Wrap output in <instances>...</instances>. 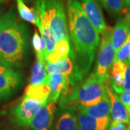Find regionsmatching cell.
<instances>
[{"instance_id": "cell-9", "label": "cell", "mask_w": 130, "mask_h": 130, "mask_svg": "<svg viewBox=\"0 0 130 130\" xmlns=\"http://www.w3.org/2000/svg\"><path fill=\"white\" fill-rule=\"evenodd\" d=\"M56 111V102L48 100L36 113L30 124L32 130H51Z\"/></svg>"}, {"instance_id": "cell-29", "label": "cell", "mask_w": 130, "mask_h": 130, "mask_svg": "<svg viewBox=\"0 0 130 130\" xmlns=\"http://www.w3.org/2000/svg\"><path fill=\"white\" fill-rule=\"evenodd\" d=\"M124 13L126 14L125 18L127 19V20L130 23V2L129 3V5H127V7H126L124 11Z\"/></svg>"}, {"instance_id": "cell-3", "label": "cell", "mask_w": 130, "mask_h": 130, "mask_svg": "<svg viewBox=\"0 0 130 130\" xmlns=\"http://www.w3.org/2000/svg\"><path fill=\"white\" fill-rule=\"evenodd\" d=\"M108 95L106 84L93 72L68 94L60 98L61 106H91Z\"/></svg>"}, {"instance_id": "cell-10", "label": "cell", "mask_w": 130, "mask_h": 130, "mask_svg": "<svg viewBox=\"0 0 130 130\" xmlns=\"http://www.w3.org/2000/svg\"><path fill=\"white\" fill-rule=\"evenodd\" d=\"M82 8L90 22L99 34H101L107 25L102 10L97 0H79Z\"/></svg>"}, {"instance_id": "cell-28", "label": "cell", "mask_w": 130, "mask_h": 130, "mask_svg": "<svg viewBox=\"0 0 130 130\" xmlns=\"http://www.w3.org/2000/svg\"><path fill=\"white\" fill-rule=\"evenodd\" d=\"M11 70H13L12 67H10L9 64L5 63L4 61L0 59V73H2V72H5Z\"/></svg>"}, {"instance_id": "cell-8", "label": "cell", "mask_w": 130, "mask_h": 130, "mask_svg": "<svg viewBox=\"0 0 130 130\" xmlns=\"http://www.w3.org/2000/svg\"><path fill=\"white\" fill-rule=\"evenodd\" d=\"M44 104L40 101L23 97L13 111L14 123L23 127L30 126L38 109Z\"/></svg>"}, {"instance_id": "cell-22", "label": "cell", "mask_w": 130, "mask_h": 130, "mask_svg": "<svg viewBox=\"0 0 130 130\" xmlns=\"http://www.w3.org/2000/svg\"><path fill=\"white\" fill-rule=\"evenodd\" d=\"M32 45L36 54V59L40 60L46 61V45L42 36L39 35L37 30H35L32 38Z\"/></svg>"}, {"instance_id": "cell-16", "label": "cell", "mask_w": 130, "mask_h": 130, "mask_svg": "<svg viewBox=\"0 0 130 130\" xmlns=\"http://www.w3.org/2000/svg\"><path fill=\"white\" fill-rule=\"evenodd\" d=\"M130 32V23L126 18H121L113 29L112 46L115 52L119 50L125 43Z\"/></svg>"}, {"instance_id": "cell-31", "label": "cell", "mask_w": 130, "mask_h": 130, "mask_svg": "<svg viewBox=\"0 0 130 130\" xmlns=\"http://www.w3.org/2000/svg\"><path fill=\"white\" fill-rule=\"evenodd\" d=\"M24 1H27V2H31L32 0H24Z\"/></svg>"}, {"instance_id": "cell-23", "label": "cell", "mask_w": 130, "mask_h": 130, "mask_svg": "<svg viewBox=\"0 0 130 130\" xmlns=\"http://www.w3.org/2000/svg\"><path fill=\"white\" fill-rule=\"evenodd\" d=\"M107 11L112 14H119L124 12V0H99Z\"/></svg>"}, {"instance_id": "cell-1", "label": "cell", "mask_w": 130, "mask_h": 130, "mask_svg": "<svg viewBox=\"0 0 130 130\" xmlns=\"http://www.w3.org/2000/svg\"><path fill=\"white\" fill-rule=\"evenodd\" d=\"M70 39L79 74H89L99 48V33L85 15L79 0H67Z\"/></svg>"}, {"instance_id": "cell-21", "label": "cell", "mask_w": 130, "mask_h": 130, "mask_svg": "<svg viewBox=\"0 0 130 130\" xmlns=\"http://www.w3.org/2000/svg\"><path fill=\"white\" fill-rule=\"evenodd\" d=\"M18 10L20 18L23 20L38 26L39 22V15L36 9H33L25 5L24 0H16Z\"/></svg>"}, {"instance_id": "cell-12", "label": "cell", "mask_w": 130, "mask_h": 130, "mask_svg": "<svg viewBox=\"0 0 130 130\" xmlns=\"http://www.w3.org/2000/svg\"><path fill=\"white\" fill-rule=\"evenodd\" d=\"M46 84L50 89L49 100L56 102L60 97L61 94L70 87L67 77L60 73L48 74Z\"/></svg>"}, {"instance_id": "cell-26", "label": "cell", "mask_w": 130, "mask_h": 130, "mask_svg": "<svg viewBox=\"0 0 130 130\" xmlns=\"http://www.w3.org/2000/svg\"><path fill=\"white\" fill-rule=\"evenodd\" d=\"M129 125V124H128L111 121L107 130H128Z\"/></svg>"}, {"instance_id": "cell-2", "label": "cell", "mask_w": 130, "mask_h": 130, "mask_svg": "<svg viewBox=\"0 0 130 130\" xmlns=\"http://www.w3.org/2000/svg\"><path fill=\"white\" fill-rule=\"evenodd\" d=\"M28 29L18 18L13 7L0 17V59L19 67L26 56Z\"/></svg>"}, {"instance_id": "cell-32", "label": "cell", "mask_w": 130, "mask_h": 130, "mask_svg": "<svg viewBox=\"0 0 130 130\" xmlns=\"http://www.w3.org/2000/svg\"><path fill=\"white\" fill-rule=\"evenodd\" d=\"M128 130H130V124L129 125V127H128Z\"/></svg>"}, {"instance_id": "cell-18", "label": "cell", "mask_w": 130, "mask_h": 130, "mask_svg": "<svg viewBox=\"0 0 130 130\" xmlns=\"http://www.w3.org/2000/svg\"><path fill=\"white\" fill-rule=\"evenodd\" d=\"M50 89L46 83L29 85L25 90L24 97L46 103L50 97Z\"/></svg>"}, {"instance_id": "cell-20", "label": "cell", "mask_w": 130, "mask_h": 130, "mask_svg": "<svg viewBox=\"0 0 130 130\" xmlns=\"http://www.w3.org/2000/svg\"><path fill=\"white\" fill-rule=\"evenodd\" d=\"M46 62L36 59V61L32 66L31 75L30 78V85H39L46 83L47 72L46 70Z\"/></svg>"}, {"instance_id": "cell-6", "label": "cell", "mask_w": 130, "mask_h": 130, "mask_svg": "<svg viewBox=\"0 0 130 130\" xmlns=\"http://www.w3.org/2000/svg\"><path fill=\"white\" fill-rule=\"evenodd\" d=\"M46 70L47 74L60 73L66 75L68 78L71 88H74L83 79L79 74L72 47L68 57L56 64L47 63L46 64Z\"/></svg>"}, {"instance_id": "cell-19", "label": "cell", "mask_w": 130, "mask_h": 130, "mask_svg": "<svg viewBox=\"0 0 130 130\" xmlns=\"http://www.w3.org/2000/svg\"><path fill=\"white\" fill-rule=\"evenodd\" d=\"M38 15H39V22H38V25L37 27L39 29L41 35L45 42L46 56L48 54L54 51L57 41H56V37H55L54 32L50 28L48 23L46 21V20L43 18V17L41 14L38 13Z\"/></svg>"}, {"instance_id": "cell-30", "label": "cell", "mask_w": 130, "mask_h": 130, "mask_svg": "<svg viewBox=\"0 0 130 130\" xmlns=\"http://www.w3.org/2000/svg\"><path fill=\"white\" fill-rule=\"evenodd\" d=\"M5 1H7V0H0V2H4Z\"/></svg>"}, {"instance_id": "cell-34", "label": "cell", "mask_w": 130, "mask_h": 130, "mask_svg": "<svg viewBox=\"0 0 130 130\" xmlns=\"http://www.w3.org/2000/svg\"></svg>"}, {"instance_id": "cell-17", "label": "cell", "mask_w": 130, "mask_h": 130, "mask_svg": "<svg viewBox=\"0 0 130 130\" xmlns=\"http://www.w3.org/2000/svg\"><path fill=\"white\" fill-rule=\"evenodd\" d=\"M63 111L58 119L55 130H79L76 108L61 106Z\"/></svg>"}, {"instance_id": "cell-15", "label": "cell", "mask_w": 130, "mask_h": 130, "mask_svg": "<svg viewBox=\"0 0 130 130\" xmlns=\"http://www.w3.org/2000/svg\"><path fill=\"white\" fill-rule=\"evenodd\" d=\"M76 109L95 119L111 117V102L108 95L103 98L97 104L91 106H77Z\"/></svg>"}, {"instance_id": "cell-5", "label": "cell", "mask_w": 130, "mask_h": 130, "mask_svg": "<svg viewBox=\"0 0 130 130\" xmlns=\"http://www.w3.org/2000/svg\"><path fill=\"white\" fill-rule=\"evenodd\" d=\"M113 29L110 26H107L101 33L96 65L94 71L95 74L105 84L108 83L109 71L116 56V52L112 46Z\"/></svg>"}, {"instance_id": "cell-25", "label": "cell", "mask_w": 130, "mask_h": 130, "mask_svg": "<svg viewBox=\"0 0 130 130\" xmlns=\"http://www.w3.org/2000/svg\"><path fill=\"white\" fill-rule=\"evenodd\" d=\"M128 90H130V64H127L124 77V84L121 90V93Z\"/></svg>"}, {"instance_id": "cell-13", "label": "cell", "mask_w": 130, "mask_h": 130, "mask_svg": "<svg viewBox=\"0 0 130 130\" xmlns=\"http://www.w3.org/2000/svg\"><path fill=\"white\" fill-rule=\"evenodd\" d=\"M79 130H107L111 124V117L95 119L76 109Z\"/></svg>"}, {"instance_id": "cell-4", "label": "cell", "mask_w": 130, "mask_h": 130, "mask_svg": "<svg viewBox=\"0 0 130 130\" xmlns=\"http://www.w3.org/2000/svg\"><path fill=\"white\" fill-rule=\"evenodd\" d=\"M36 9L48 23L57 41L70 38L62 0H36Z\"/></svg>"}, {"instance_id": "cell-7", "label": "cell", "mask_w": 130, "mask_h": 130, "mask_svg": "<svg viewBox=\"0 0 130 130\" xmlns=\"http://www.w3.org/2000/svg\"><path fill=\"white\" fill-rule=\"evenodd\" d=\"M23 83V74L19 71L11 70L0 73V103L18 93Z\"/></svg>"}, {"instance_id": "cell-27", "label": "cell", "mask_w": 130, "mask_h": 130, "mask_svg": "<svg viewBox=\"0 0 130 130\" xmlns=\"http://www.w3.org/2000/svg\"><path fill=\"white\" fill-rule=\"evenodd\" d=\"M119 98L125 105L130 115V90L125 91L119 94Z\"/></svg>"}, {"instance_id": "cell-24", "label": "cell", "mask_w": 130, "mask_h": 130, "mask_svg": "<svg viewBox=\"0 0 130 130\" xmlns=\"http://www.w3.org/2000/svg\"><path fill=\"white\" fill-rule=\"evenodd\" d=\"M71 51V43L70 39H64L56 42V46L54 51L58 56L61 59V60L66 59L70 55Z\"/></svg>"}, {"instance_id": "cell-11", "label": "cell", "mask_w": 130, "mask_h": 130, "mask_svg": "<svg viewBox=\"0 0 130 130\" xmlns=\"http://www.w3.org/2000/svg\"><path fill=\"white\" fill-rule=\"evenodd\" d=\"M107 93L111 102V116L112 121L124 124H130V115L125 105L113 90L109 84H106Z\"/></svg>"}, {"instance_id": "cell-14", "label": "cell", "mask_w": 130, "mask_h": 130, "mask_svg": "<svg viewBox=\"0 0 130 130\" xmlns=\"http://www.w3.org/2000/svg\"><path fill=\"white\" fill-rule=\"evenodd\" d=\"M127 64L124 62L114 61L108 74V84L116 94H120L124 84L126 70Z\"/></svg>"}, {"instance_id": "cell-33", "label": "cell", "mask_w": 130, "mask_h": 130, "mask_svg": "<svg viewBox=\"0 0 130 130\" xmlns=\"http://www.w3.org/2000/svg\"><path fill=\"white\" fill-rule=\"evenodd\" d=\"M7 130H11V129H7Z\"/></svg>"}]
</instances>
